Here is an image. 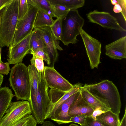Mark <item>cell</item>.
<instances>
[{
  "mask_svg": "<svg viewBox=\"0 0 126 126\" xmlns=\"http://www.w3.org/2000/svg\"><path fill=\"white\" fill-rule=\"evenodd\" d=\"M87 117L84 115H80L78 116L71 117L70 122L78 123L80 125L84 123Z\"/></svg>",
  "mask_w": 126,
  "mask_h": 126,
  "instance_id": "cell-32",
  "label": "cell"
},
{
  "mask_svg": "<svg viewBox=\"0 0 126 126\" xmlns=\"http://www.w3.org/2000/svg\"><path fill=\"white\" fill-rule=\"evenodd\" d=\"M73 85V89L68 92H65L54 89H50L48 92L51 105L46 115L45 120L49 118L59 107L70 96L80 91L82 87L78 83Z\"/></svg>",
  "mask_w": 126,
  "mask_h": 126,
  "instance_id": "cell-11",
  "label": "cell"
},
{
  "mask_svg": "<svg viewBox=\"0 0 126 126\" xmlns=\"http://www.w3.org/2000/svg\"><path fill=\"white\" fill-rule=\"evenodd\" d=\"M118 3L121 6L122 11L121 13L123 17L125 22L126 21V0H117Z\"/></svg>",
  "mask_w": 126,
  "mask_h": 126,
  "instance_id": "cell-33",
  "label": "cell"
},
{
  "mask_svg": "<svg viewBox=\"0 0 126 126\" xmlns=\"http://www.w3.org/2000/svg\"><path fill=\"white\" fill-rule=\"evenodd\" d=\"M105 112L100 110H97L94 111L92 114L91 115V117L95 120H96V117L101 113Z\"/></svg>",
  "mask_w": 126,
  "mask_h": 126,
  "instance_id": "cell-35",
  "label": "cell"
},
{
  "mask_svg": "<svg viewBox=\"0 0 126 126\" xmlns=\"http://www.w3.org/2000/svg\"><path fill=\"white\" fill-rule=\"evenodd\" d=\"M44 78L48 88L65 92H68L73 88V85L63 78L54 68L44 66Z\"/></svg>",
  "mask_w": 126,
  "mask_h": 126,
  "instance_id": "cell-9",
  "label": "cell"
},
{
  "mask_svg": "<svg viewBox=\"0 0 126 126\" xmlns=\"http://www.w3.org/2000/svg\"><path fill=\"white\" fill-rule=\"evenodd\" d=\"M5 113L0 122V126H12L26 115L31 114L32 110L28 101H11Z\"/></svg>",
  "mask_w": 126,
  "mask_h": 126,
  "instance_id": "cell-6",
  "label": "cell"
},
{
  "mask_svg": "<svg viewBox=\"0 0 126 126\" xmlns=\"http://www.w3.org/2000/svg\"><path fill=\"white\" fill-rule=\"evenodd\" d=\"M30 48V54L40 49L43 50L46 53V46L42 33L41 30L37 28L34 29L32 33Z\"/></svg>",
  "mask_w": 126,
  "mask_h": 126,
  "instance_id": "cell-18",
  "label": "cell"
},
{
  "mask_svg": "<svg viewBox=\"0 0 126 126\" xmlns=\"http://www.w3.org/2000/svg\"><path fill=\"white\" fill-rule=\"evenodd\" d=\"M94 111L92 107L83 98L80 93L76 100L70 106L68 113L71 117L80 115L88 117L91 116Z\"/></svg>",
  "mask_w": 126,
  "mask_h": 126,
  "instance_id": "cell-16",
  "label": "cell"
},
{
  "mask_svg": "<svg viewBox=\"0 0 126 126\" xmlns=\"http://www.w3.org/2000/svg\"><path fill=\"white\" fill-rule=\"evenodd\" d=\"M32 33L14 46L9 47L7 60L9 64L21 62L25 56L30 53V42Z\"/></svg>",
  "mask_w": 126,
  "mask_h": 126,
  "instance_id": "cell-13",
  "label": "cell"
},
{
  "mask_svg": "<svg viewBox=\"0 0 126 126\" xmlns=\"http://www.w3.org/2000/svg\"><path fill=\"white\" fill-rule=\"evenodd\" d=\"M113 11L116 13L121 12L122 11L121 7L120 5L117 3L114 5L113 8Z\"/></svg>",
  "mask_w": 126,
  "mask_h": 126,
  "instance_id": "cell-36",
  "label": "cell"
},
{
  "mask_svg": "<svg viewBox=\"0 0 126 126\" xmlns=\"http://www.w3.org/2000/svg\"><path fill=\"white\" fill-rule=\"evenodd\" d=\"M29 9L24 16L18 21L13 41L10 46H14L31 34L33 29L35 19L38 10L28 2Z\"/></svg>",
  "mask_w": 126,
  "mask_h": 126,
  "instance_id": "cell-7",
  "label": "cell"
},
{
  "mask_svg": "<svg viewBox=\"0 0 126 126\" xmlns=\"http://www.w3.org/2000/svg\"><path fill=\"white\" fill-rule=\"evenodd\" d=\"M106 54L115 60L126 58V36L123 37L105 46Z\"/></svg>",
  "mask_w": 126,
  "mask_h": 126,
  "instance_id": "cell-15",
  "label": "cell"
},
{
  "mask_svg": "<svg viewBox=\"0 0 126 126\" xmlns=\"http://www.w3.org/2000/svg\"><path fill=\"white\" fill-rule=\"evenodd\" d=\"M80 92L83 98L92 107L94 111L100 110L105 112L110 110L109 106L96 98L83 86Z\"/></svg>",
  "mask_w": 126,
  "mask_h": 126,
  "instance_id": "cell-17",
  "label": "cell"
},
{
  "mask_svg": "<svg viewBox=\"0 0 126 126\" xmlns=\"http://www.w3.org/2000/svg\"><path fill=\"white\" fill-rule=\"evenodd\" d=\"M37 123L32 114H28L12 126H37Z\"/></svg>",
  "mask_w": 126,
  "mask_h": 126,
  "instance_id": "cell-26",
  "label": "cell"
},
{
  "mask_svg": "<svg viewBox=\"0 0 126 126\" xmlns=\"http://www.w3.org/2000/svg\"><path fill=\"white\" fill-rule=\"evenodd\" d=\"M4 7L2 9H1V10H0V22H1V20L2 15L3 12L4 11Z\"/></svg>",
  "mask_w": 126,
  "mask_h": 126,
  "instance_id": "cell-40",
  "label": "cell"
},
{
  "mask_svg": "<svg viewBox=\"0 0 126 126\" xmlns=\"http://www.w3.org/2000/svg\"><path fill=\"white\" fill-rule=\"evenodd\" d=\"M48 90L43 72L42 73L41 80L30 82V99L29 102L32 114L38 124H42L43 123L51 105L48 95Z\"/></svg>",
  "mask_w": 126,
  "mask_h": 126,
  "instance_id": "cell-1",
  "label": "cell"
},
{
  "mask_svg": "<svg viewBox=\"0 0 126 126\" xmlns=\"http://www.w3.org/2000/svg\"><path fill=\"white\" fill-rule=\"evenodd\" d=\"M81 126H103L99 122L95 120L91 116L87 117L83 124Z\"/></svg>",
  "mask_w": 126,
  "mask_h": 126,
  "instance_id": "cell-30",
  "label": "cell"
},
{
  "mask_svg": "<svg viewBox=\"0 0 126 126\" xmlns=\"http://www.w3.org/2000/svg\"><path fill=\"white\" fill-rule=\"evenodd\" d=\"M14 96L12 91L8 87L0 88V122Z\"/></svg>",
  "mask_w": 126,
  "mask_h": 126,
  "instance_id": "cell-19",
  "label": "cell"
},
{
  "mask_svg": "<svg viewBox=\"0 0 126 126\" xmlns=\"http://www.w3.org/2000/svg\"><path fill=\"white\" fill-rule=\"evenodd\" d=\"M53 17L63 19L67 15L70 10L65 6L59 4L52 5Z\"/></svg>",
  "mask_w": 126,
  "mask_h": 126,
  "instance_id": "cell-24",
  "label": "cell"
},
{
  "mask_svg": "<svg viewBox=\"0 0 126 126\" xmlns=\"http://www.w3.org/2000/svg\"><path fill=\"white\" fill-rule=\"evenodd\" d=\"M29 9L27 0H19L18 20H21L27 13Z\"/></svg>",
  "mask_w": 126,
  "mask_h": 126,
  "instance_id": "cell-27",
  "label": "cell"
},
{
  "mask_svg": "<svg viewBox=\"0 0 126 126\" xmlns=\"http://www.w3.org/2000/svg\"><path fill=\"white\" fill-rule=\"evenodd\" d=\"M3 79V76L2 74H0V88L1 87Z\"/></svg>",
  "mask_w": 126,
  "mask_h": 126,
  "instance_id": "cell-39",
  "label": "cell"
},
{
  "mask_svg": "<svg viewBox=\"0 0 126 126\" xmlns=\"http://www.w3.org/2000/svg\"><path fill=\"white\" fill-rule=\"evenodd\" d=\"M52 17L43 10L38 9L34 21L33 29L43 27L50 26L54 21Z\"/></svg>",
  "mask_w": 126,
  "mask_h": 126,
  "instance_id": "cell-21",
  "label": "cell"
},
{
  "mask_svg": "<svg viewBox=\"0 0 126 126\" xmlns=\"http://www.w3.org/2000/svg\"><path fill=\"white\" fill-rule=\"evenodd\" d=\"M84 24V20L77 9L70 10L67 16L62 19V32L61 41L68 46L75 44L78 40L77 36Z\"/></svg>",
  "mask_w": 126,
  "mask_h": 126,
  "instance_id": "cell-5",
  "label": "cell"
},
{
  "mask_svg": "<svg viewBox=\"0 0 126 126\" xmlns=\"http://www.w3.org/2000/svg\"><path fill=\"white\" fill-rule=\"evenodd\" d=\"M80 93V91L69 97L59 107L49 118L59 125L71 123V117L68 113L69 109Z\"/></svg>",
  "mask_w": 126,
  "mask_h": 126,
  "instance_id": "cell-14",
  "label": "cell"
},
{
  "mask_svg": "<svg viewBox=\"0 0 126 126\" xmlns=\"http://www.w3.org/2000/svg\"><path fill=\"white\" fill-rule=\"evenodd\" d=\"M12 0H0V10L10 3Z\"/></svg>",
  "mask_w": 126,
  "mask_h": 126,
  "instance_id": "cell-34",
  "label": "cell"
},
{
  "mask_svg": "<svg viewBox=\"0 0 126 126\" xmlns=\"http://www.w3.org/2000/svg\"><path fill=\"white\" fill-rule=\"evenodd\" d=\"M80 32L86 49L91 68L92 69L97 68L100 63L101 44L82 28L80 30Z\"/></svg>",
  "mask_w": 126,
  "mask_h": 126,
  "instance_id": "cell-8",
  "label": "cell"
},
{
  "mask_svg": "<svg viewBox=\"0 0 126 126\" xmlns=\"http://www.w3.org/2000/svg\"><path fill=\"white\" fill-rule=\"evenodd\" d=\"M119 126H126V108H125L124 115L121 121Z\"/></svg>",
  "mask_w": 126,
  "mask_h": 126,
  "instance_id": "cell-37",
  "label": "cell"
},
{
  "mask_svg": "<svg viewBox=\"0 0 126 126\" xmlns=\"http://www.w3.org/2000/svg\"><path fill=\"white\" fill-rule=\"evenodd\" d=\"M83 87L109 106L112 112L119 115L121 106L120 95L117 87L112 81L105 79L94 84H85Z\"/></svg>",
  "mask_w": 126,
  "mask_h": 126,
  "instance_id": "cell-2",
  "label": "cell"
},
{
  "mask_svg": "<svg viewBox=\"0 0 126 126\" xmlns=\"http://www.w3.org/2000/svg\"><path fill=\"white\" fill-rule=\"evenodd\" d=\"M69 126H79L77 124H71Z\"/></svg>",
  "mask_w": 126,
  "mask_h": 126,
  "instance_id": "cell-43",
  "label": "cell"
},
{
  "mask_svg": "<svg viewBox=\"0 0 126 126\" xmlns=\"http://www.w3.org/2000/svg\"><path fill=\"white\" fill-rule=\"evenodd\" d=\"M51 4L63 5L70 10H77L83 6L84 0H49Z\"/></svg>",
  "mask_w": 126,
  "mask_h": 126,
  "instance_id": "cell-22",
  "label": "cell"
},
{
  "mask_svg": "<svg viewBox=\"0 0 126 126\" xmlns=\"http://www.w3.org/2000/svg\"><path fill=\"white\" fill-rule=\"evenodd\" d=\"M19 0H12L4 8L0 24V46H11L18 22Z\"/></svg>",
  "mask_w": 126,
  "mask_h": 126,
  "instance_id": "cell-3",
  "label": "cell"
},
{
  "mask_svg": "<svg viewBox=\"0 0 126 126\" xmlns=\"http://www.w3.org/2000/svg\"><path fill=\"white\" fill-rule=\"evenodd\" d=\"M111 3L113 5H115L118 3L117 0H111Z\"/></svg>",
  "mask_w": 126,
  "mask_h": 126,
  "instance_id": "cell-41",
  "label": "cell"
},
{
  "mask_svg": "<svg viewBox=\"0 0 126 126\" xmlns=\"http://www.w3.org/2000/svg\"><path fill=\"white\" fill-rule=\"evenodd\" d=\"M33 56V58H34L36 57L42 58L49 65L50 62L47 54L42 49H38L31 53Z\"/></svg>",
  "mask_w": 126,
  "mask_h": 126,
  "instance_id": "cell-29",
  "label": "cell"
},
{
  "mask_svg": "<svg viewBox=\"0 0 126 126\" xmlns=\"http://www.w3.org/2000/svg\"><path fill=\"white\" fill-rule=\"evenodd\" d=\"M41 31L46 46V51L49 58L50 67H54V63L58 56L57 49L61 51L63 48L60 46L58 40H56L53 36L50 26L37 28Z\"/></svg>",
  "mask_w": 126,
  "mask_h": 126,
  "instance_id": "cell-12",
  "label": "cell"
},
{
  "mask_svg": "<svg viewBox=\"0 0 126 126\" xmlns=\"http://www.w3.org/2000/svg\"><path fill=\"white\" fill-rule=\"evenodd\" d=\"M41 126H56L51 121H45Z\"/></svg>",
  "mask_w": 126,
  "mask_h": 126,
  "instance_id": "cell-38",
  "label": "cell"
},
{
  "mask_svg": "<svg viewBox=\"0 0 126 126\" xmlns=\"http://www.w3.org/2000/svg\"><path fill=\"white\" fill-rule=\"evenodd\" d=\"M27 1L41 9L53 17L52 5L49 0H27Z\"/></svg>",
  "mask_w": 126,
  "mask_h": 126,
  "instance_id": "cell-23",
  "label": "cell"
},
{
  "mask_svg": "<svg viewBox=\"0 0 126 126\" xmlns=\"http://www.w3.org/2000/svg\"><path fill=\"white\" fill-rule=\"evenodd\" d=\"M52 33L56 40H61L62 32V19L57 18L50 26Z\"/></svg>",
  "mask_w": 126,
  "mask_h": 126,
  "instance_id": "cell-25",
  "label": "cell"
},
{
  "mask_svg": "<svg viewBox=\"0 0 126 126\" xmlns=\"http://www.w3.org/2000/svg\"><path fill=\"white\" fill-rule=\"evenodd\" d=\"M96 119L103 126H119L120 123L119 115L110 110L101 113Z\"/></svg>",
  "mask_w": 126,
  "mask_h": 126,
  "instance_id": "cell-20",
  "label": "cell"
},
{
  "mask_svg": "<svg viewBox=\"0 0 126 126\" xmlns=\"http://www.w3.org/2000/svg\"><path fill=\"white\" fill-rule=\"evenodd\" d=\"M30 61L31 64L34 65L38 72H43L44 66L43 60L42 58L38 57L34 58L32 57Z\"/></svg>",
  "mask_w": 126,
  "mask_h": 126,
  "instance_id": "cell-28",
  "label": "cell"
},
{
  "mask_svg": "<svg viewBox=\"0 0 126 126\" xmlns=\"http://www.w3.org/2000/svg\"><path fill=\"white\" fill-rule=\"evenodd\" d=\"M9 64L8 62L0 63V74L7 75L10 70Z\"/></svg>",
  "mask_w": 126,
  "mask_h": 126,
  "instance_id": "cell-31",
  "label": "cell"
},
{
  "mask_svg": "<svg viewBox=\"0 0 126 126\" xmlns=\"http://www.w3.org/2000/svg\"><path fill=\"white\" fill-rule=\"evenodd\" d=\"M9 80L17 100L29 102L30 81L28 67L21 62L15 64L11 70Z\"/></svg>",
  "mask_w": 126,
  "mask_h": 126,
  "instance_id": "cell-4",
  "label": "cell"
},
{
  "mask_svg": "<svg viewBox=\"0 0 126 126\" xmlns=\"http://www.w3.org/2000/svg\"><path fill=\"white\" fill-rule=\"evenodd\" d=\"M86 16L90 22L98 24L104 28L126 32V30L120 25L117 19L109 13L94 10L89 12Z\"/></svg>",
  "mask_w": 126,
  "mask_h": 126,
  "instance_id": "cell-10",
  "label": "cell"
},
{
  "mask_svg": "<svg viewBox=\"0 0 126 126\" xmlns=\"http://www.w3.org/2000/svg\"><path fill=\"white\" fill-rule=\"evenodd\" d=\"M1 48L0 46V63L2 62L1 59Z\"/></svg>",
  "mask_w": 126,
  "mask_h": 126,
  "instance_id": "cell-42",
  "label": "cell"
}]
</instances>
